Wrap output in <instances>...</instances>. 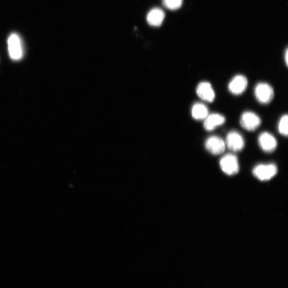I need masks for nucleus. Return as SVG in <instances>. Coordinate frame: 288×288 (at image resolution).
Returning a JSON list of instances; mask_svg holds the SVG:
<instances>
[{"label": "nucleus", "mask_w": 288, "mask_h": 288, "mask_svg": "<svg viewBox=\"0 0 288 288\" xmlns=\"http://www.w3.org/2000/svg\"><path fill=\"white\" fill-rule=\"evenodd\" d=\"M255 96L260 103L268 104L274 97V90L272 86L267 83H259L255 88Z\"/></svg>", "instance_id": "obj_1"}, {"label": "nucleus", "mask_w": 288, "mask_h": 288, "mask_svg": "<svg viewBox=\"0 0 288 288\" xmlns=\"http://www.w3.org/2000/svg\"><path fill=\"white\" fill-rule=\"evenodd\" d=\"M278 173V169L274 164H262L253 169V174L261 181H267L274 177Z\"/></svg>", "instance_id": "obj_2"}, {"label": "nucleus", "mask_w": 288, "mask_h": 288, "mask_svg": "<svg viewBox=\"0 0 288 288\" xmlns=\"http://www.w3.org/2000/svg\"><path fill=\"white\" fill-rule=\"evenodd\" d=\"M262 123L261 118L255 113L247 111L244 113L240 118V125L247 131H256Z\"/></svg>", "instance_id": "obj_3"}, {"label": "nucleus", "mask_w": 288, "mask_h": 288, "mask_svg": "<svg viewBox=\"0 0 288 288\" xmlns=\"http://www.w3.org/2000/svg\"><path fill=\"white\" fill-rule=\"evenodd\" d=\"M220 166L223 172L228 175H234L239 171L238 158L233 154L224 155L220 160Z\"/></svg>", "instance_id": "obj_4"}, {"label": "nucleus", "mask_w": 288, "mask_h": 288, "mask_svg": "<svg viewBox=\"0 0 288 288\" xmlns=\"http://www.w3.org/2000/svg\"><path fill=\"white\" fill-rule=\"evenodd\" d=\"M8 50L11 59L19 60L23 55V49L20 37L17 34H12L8 41Z\"/></svg>", "instance_id": "obj_5"}, {"label": "nucleus", "mask_w": 288, "mask_h": 288, "mask_svg": "<svg viewBox=\"0 0 288 288\" xmlns=\"http://www.w3.org/2000/svg\"><path fill=\"white\" fill-rule=\"evenodd\" d=\"M225 144L230 151L233 152L241 151L245 146L244 137L239 132L234 131L229 133Z\"/></svg>", "instance_id": "obj_6"}, {"label": "nucleus", "mask_w": 288, "mask_h": 288, "mask_svg": "<svg viewBox=\"0 0 288 288\" xmlns=\"http://www.w3.org/2000/svg\"><path fill=\"white\" fill-rule=\"evenodd\" d=\"M260 148L267 153H272L277 148L278 142L274 135L268 132H263L258 137Z\"/></svg>", "instance_id": "obj_7"}, {"label": "nucleus", "mask_w": 288, "mask_h": 288, "mask_svg": "<svg viewBox=\"0 0 288 288\" xmlns=\"http://www.w3.org/2000/svg\"><path fill=\"white\" fill-rule=\"evenodd\" d=\"M205 147L207 150L212 154L219 155L225 151L226 144L221 137L217 135H212L206 140Z\"/></svg>", "instance_id": "obj_8"}, {"label": "nucleus", "mask_w": 288, "mask_h": 288, "mask_svg": "<svg viewBox=\"0 0 288 288\" xmlns=\"http://www.w3.org/2000/svg\"><path fill=\"white\" fill-rule=\"evenodd\" d=\"M247 86V77L243 75H237L230 81L228 88L231 94L239 95L246 91Z\"/></svg>", "instance_id": "obj_9"}, {"label": "nucleus", "mask_w": 288, "mask_h": 288, "mask_svg": "<svg viewBox=\"0 0 288 288\" xmlns=\"http://www.w3.org/2000/svg\"><path fill=\"white\" fill-rule=\"evenodd\" d=\"M196 92L201 99L208 102L211 103L215 99V93L210 82H200L196 87Z\"/></svg>", "instance_id": "obj_10"}, {"label": "nucleus", "mask_w": 288, "mask_h": 288, "mask_svg": "<svg viewBox=\"0 0 288 288\" xmlns=\"http://www.w3.org/2000/svg\"><path fill=\"white\" fill-rule=\"evenodd\" d=\"M204 120L203 126L205 129L207 131L211 132L218 127L223 125L225 122L226 118L221 114H212L209 115Z\"/></svg>", "instance_id": "obj_11"}, {"label": "nucleus", "mask_w": 288, "mask_h": 288, "mask_svg": "<svg viewBox=\"0 0 288 288\" xmlns=\"http://www.w3.org/2000/svg\"><path fill=\"white\" fill-rule=\"evenodd\" d=\"M165 18V13L162 9L154 8L147 16V21L152 26H159L162 24Z\"/></svg>", "instance_id": "obj_12"}, {"label": "nucleus", "mask_w": 288, "mask_h": 288, "mask_svg": "<svg viewBox=\"0 0 288 288\" xmlns=\"http://www.w3.org/2000/svg\"><path fill=\"white\" fill-rule=\"evenodd\" d=\"M192 116L196 120H205L209 115L208 107L202 103H196L192 107Z\"/></svg>", "instance_id": "obj_13"}, {"label": "nucleus", "mask_w": 288, "mask_h": 288, "mask_svg": "<svg viewBox=\"0 0 288 288\" xmlns=\"http://www.w3.org/2000/svg\"><path fill=\"white\" fill-rule=\"evenodd\" d=\"M288 115H284L280 118L278 125V131L281 134L285 137H287L288 134Z\"/></svg>", "instance_id": "obj_14"}, {"label": "nucleus", "mask_w": 288, "mask_h": 288, "mask_svg": "<svg viewBox=\"0 0 288 288\" xmlns=\"http://www.w3.org/2000/svg\"><path fill=\"white\" fill-rule=\"evenodd\" d=\"M183 0H163L164 6L168 9L174 10L181 7Z\"/></svg>", "instance_id": "obj_15"}, {"label": "nucleus", "mask_w": 288, "mask_h": 288, "mask_svg": "<svg viewBox=\"0 0 288 288\" xmlns=\"http://www.w3.org/2000/svg\"><path fill=\"white\" fill-rule=\"evenodd\" d=\"M288 51L287 49L286 50V53H285V61H286V63L287 66H288Z\"/></svg>", "instance_id": "obj_16"}]
</instances>
